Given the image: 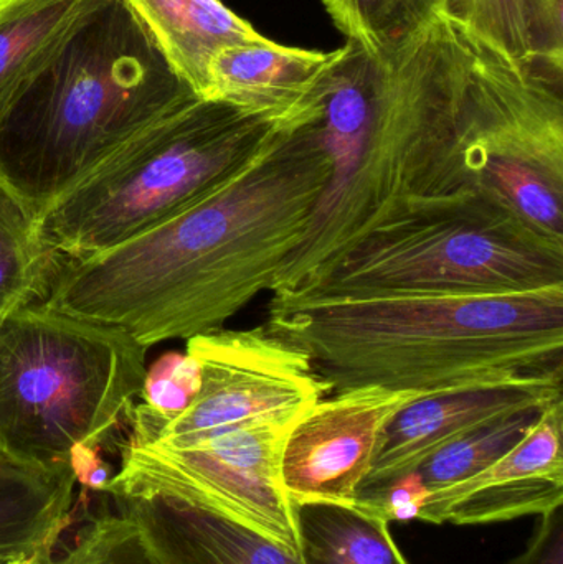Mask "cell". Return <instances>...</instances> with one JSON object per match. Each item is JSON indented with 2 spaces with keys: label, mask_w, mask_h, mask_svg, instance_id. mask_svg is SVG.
Listing matches in <instances>:
<instances>
[{
  "label": "cell",
  "mask_w": 563,
  "mask_h": 564,
  "mask_svg": "<svg viewBox=\"0 0 563 564\" xmlns=\"http://www.w3.org/2000/svg\"><path fill=\"white\" fill-rule=\"evenodd\" d=\"M350 161L334 172L271 294H291L377 228L489 191L466 126L463 26L440 15L392 58Z\"/></svg>",
  "instance_id": "cell-3"
},
{
  "label": "cell",
  "mask_w": 563,
  "mask_h": 564,
  "mask_svg": "<svg viewBox=\"0 0 563 564\" xmlns=\"http://www.w3.org/2000/svg\"><path fill=\"white\" fill-rule=\"evenodd\" d=\"M563 284V238L492 191L390 221L291 294H521Z\"/></svg>",
  "instance_id": "cell-7"
},
{
  "label": "cell",
  "mask_w": 563,
  "mask_h": 564,
  "mask_svg": "<svg viewBox=\"0 0 563 564\" xmlns=\"http://www.w3.org/2000/svg\"><path fill=\"white\" fill-rule=\"evenodd\" d=\"M264 327L310 357L329 394L379 387L440 397L563 377V284L521 294H273Z\"/></svg>",
  "instance_id": "cell-2"
},
{
  "label": "cell",
  "mask_w": 563,
  "mask_h": 564,
  "mask_svg": "<svg viewBox=\"0 0 563 564\" xmlns=\"http://www.w3.org/2000/svg\"><path fill=\"white\" fill-rule=\"evenodd\" d=\"M333 171L321 106L171 220L96 257L62 258L40 304L145 348L224 328L270 292Z\"/></svg>",
  "instance_id": "cell-1"
},
{
  "label": "cell",
  "mask_w": 563,
  "mask_h": 564,
  "mask_svg": "<svg viewBox=\"0 0 563 564\" xmlns=\"http://www.w3.org/2000/svg\"><path fill=\"white\" fill-rule=\"evenodd\" d=\"M443 15L512 62L563 79V0H446Z\"/></svg>",
  "instance_id": "cell-17"
},
{
  "label": "cell",
  "mask_w": 563,
  "mask_h": 564,
  "mask_svg": "<svg viewBox=\"0 0 563 564\" xmlns=\"http://www.w3.org/2000/svg\"><path fill=\"white\" fill-rule=\"evenodd\" d=\"M35 218L0 182V322L46 297L58 254L40 247Z\"/></svg>",
  "instance_id": "cell-21"
},
{
  "label": "cell",
  "mask_w": 563,
  "mask_h": 564,
  "mask_svg": "<svg viewBox=\"0 0 563 564\" xmlns=\"http://www.w3.org/2000/svg\"><path fill=\"white\" fill-rule=\"evenodd\" d=\"M323 6L347 42L386 62L443 15L446 0H323Z\"/></svg>",
  "instance_id": "cell-20"
},
{
  "label": "cell",
  "mask_w": 563,
  "mask_h": 564,
  "mask_svg": "<svg viewBox=\"0 0 563 564\" xmlns=\"http://www.w3.org/2000/svg\"><path fill=\"white\" fill-rule=\"evenodd\" d=\"M290 424H250L182 447L126 443L121 467L102 496L204 507L297 553L293 503L280 474Z\"/></svg>",
  "instance_id": "cell-9"
},
{
  "label": "cell",
  "mask_w": 563,
  "mask_h": 564,
  "mask_svg": "<svg viewBox=\"0 0 563 564\" xmlns=\"http://www.w3.org/2000/svg\"><path fill=\"white\" fill-rule=\"evenodd\" d=\"M187 355L201 368V390L191 406L161 420L144 403L134 404L128 443L182 447L250 424H290L329 394L310 357L264 325L188 338Z\"/></svg>",
  "instance_id": "cell-8"
},
{
  "label": "cell",
  "mask_w": 563,
  "mask_h": 564,
  "mask_svg": "<svg viewBox=\"0 0 563 564\" xmlns=\"http://www.w3.org/2000/svg\"><path fill=\"white\" fill-rule=\"evenodd\" d=\"M346 48V43L333 52L296 48L267 36L227 46L208 65L202 99L228 102L280 128L304 124L321 111L326 76Z\"/></svg>",
  "instance_id": "cell-13"
},
{
  "label": "cell",
  "mask_w": 563,
  "mask_h": 564,
  "mask_svg": "<svg viewBox=\"0 0 563 564\" xmlns=\"http://www.w3.org/2000/svg\"><path fill=\"white\" fill-rule=\"evenodd\" d=\"M195 99L126 0H89L55 58L0 118V182L36 218Z\"/></svg>",
  "instance_id": "cell-4"
},
{
  "label": "cell",
  "mask_w": 563,
  "mask_h": 564,
  "mask_svg": "<svg viewBox=\"0 0 563 564\" xmlns=\"http://www.w3.org/2000/svg\"><path fill=\"white\" fill-rule=\"evenodd\" d=\"M303 564H409L389 522L359 506L293 503Z\"/></svg>",
  "instance_id": "cell-19"
},
{
  "label": "cell",
  "mask_w": 563,
  "mask_h": 564,
  "mask_svg": "<svg viewBox=\"0 0 563 564\" xmlns=\"http://www.w3.org/2000/svg\"><path fill=\"white\" fill-rule=\"evenodd\" d=\"M563 377H526L496 387L422 398L403 408L383 434L359 490L413 473L430 456L473 431L562 400Z\"/></svg>",
  "instance_id": "cell-12"
},
{
  "label": "cell",
  "mask_w": 563,
  "mask_h": 564,
  "mask_svg": "<svg viewBox=\"0 0 563 564\" xmlns=\"http://www.w3.org/2000/svg\"><path fill=\"white\" fill-rule=\"evenodd\" d=\"M109 499L164 564H303L294 550L214 510L162 497Z\"/></svg>",
  "instance_id": "cell-14"
},
{
  "label": "cell",
  "mask_w": 563,
  "mask_h": 564,
  "mask_svg": "<svg viewBox=\"0 0 563 564\" xmlns=\"http://www.w3.org/2000/svg\"><path fill=\"white\" fill-rule=\"evenodd\" d=\"M562 433L563 400H557L488 469L429 496L419 520L433 525H489L563 506Z\"/></svg>",
  "instance_id": "cell-11"
},
{
  "label": "cell",
  "mask_w": 563,
  "mask_h": 564,
  "mask_svg": "<svg viewBox=\"0 0 563 564\" xmlns=\"http://www.w3.org/2000/svg\"><path fill=\"white\" fill-rule=\"evenodd\" d=\"M89 0H0V118L48 66Z\"/></svg>",
  "instance_id": "cell-18"
},
{
  "label": "cell",
  "mask_w": 563,
  "mask_h": 564,
  "mask_svg": "<svg viewBox=\"0 0 563 564\" xmlns=\"http://www.w3.org/2000/svg\"><path fill=\"white\" fill-rule=\"evenodd\" d=\"M420 391L360 387L337 391L307 408L288 426L280 474L291 503H356L393 417Z\"/></svg>",
  "instance_id": "cell-10"
},
{
  "label": "cell",
  "mask_w": 563,
  "mask_h": 564,
  "mask_svg": "<svg viewBox=\"0 0 563 564\" xmlns=\"http://www.w3.org/2000/svg\"><path fill=\"white\" fill-rule=\"evenodd\" d=\"M55 564H164L138 523L121 510H105L83 523L65 555Z\"/></svg>",
  "instance_id": "cell-23"
},
{
  "label": "cell",
  "mask_w": 563,
  "mask_h": 564,
  "mask_svg": "<svg viewBox=\"0 0 563 564\" xmlns=\"http://www.w3.org/2000/svg\"><path fill=\"white\" fill-rule=\"evenodd\" d=\"M76 487L69 466H22L0 457V562L53 555L73 523Z\"/></svg>",
  "instance_id": "cell-15"
},
{
  "label": "cell",
  "mask_w": 563,
  "mask_h": 564,
  "mask_svg": "<svg viewBox=\"0 0 563 564\" xmlns=\"http://www.w3.org/2000/svg\"><path fill=\"white\" fill-rule=\"evenodd\" d=\"M539 517L528 549L508 564H563V506Z\"/></svg>",
  "instance_id": "cell-25"
},
{
  "label": "cell",
  "mask_w": 563,
  "mask_h": 564,
  "mask_svg": "<svg viewBox=\"0 0 563 564\" xmlns=\"http://www.w3.org/2000/svg\"><path fill=\"white\" fill-rule=\"evenodd\" d=\"M541 411H526L473 431L462 440L436 451L413 473L419 476L429 496L459 486L488 469L499 457L512 449L535 423Z\"/></svg>",
  "instance_id": "cell-22"
},
{
  "label": "cell",
  "mask_w": 563,
  "mask_h": 564,
  "mask_svg": "<svg viewBox=\"0 0 563 564\" xmlns=\"http://www.w3.org/2000/svg\"><path fill=\"white\" fill-rule=\"evenodd\" d=\"M22 564H55V553L53 555H40Z\"/></svg>",
  "instance_id": "cell-26"
},
{
  "label": "cell",
  "mask_w": 563,
  "mask_h": 564,
  "mask_svg": "<svg viewBox=\"0 0 563 564\" xmlns=\"http://www.w3.org/2000/svg\"><path fill=\"white\" fill-rule=\"evenodd\" d=\"M148 350L122 332L30 304L0 322V457L69 466L111 440L148 373Z\"/></svg>",
  "instance_id": "cell-6"
},
{
  "label": "cell",
  "mask_w": 563,
  "mask_h": 564,
  "mask_svg": "<svg viewBox=\"0 0 563 564\" xmlns=\"http://www.w3.org/2000/svg\"><path fill=\"white\" fill-rule=\"evenodd\" d=\"M281 129L228 102L195 99L129 139L43 210L33 224L36 243L69 260L112 250L204 198Z\"/></svg>",
  "instance_id": "cell-5"
},
{
  "label": "cell",
  "mask_w": 563,
  "mask_h": 564,
  "mask_svg": "<svg viewBox=\"0 0 563 564\" xmlns=\"http://www.w3.org/2000/svg\"><path fill=\"white\" fill-rule=\"evenodd\" d=\"M26 562H29V560H26ZM22 563H25V562H0V564H22Z\"/></svg>",
  "instance_id": "cell-27"
},
{
  "label": "cell",
  "mask_w": 563,
  "mask_h": 564,
  "mask_svg": "<svg viewBox=\"0 0 563 564\" xmlns=\"http://www.w3.org/2000/svg\"><path fill=\"white\" fill-rule=\"evenodd\" d=\"M172 68L204 98L208 65L220 50L264 39L221 0H126Z\"/></svg>",
  "instance_id": "cell-16"
},
{
  "label": "cell",
  "mask_w": 563,
  "mask_h": 564,
  "mask_svg": "<svg viewBox=\"0 0 563 564\" xmlns=\"http://www.w3.org/2000/svg\"><path fill=\"white\" fill-rule=\"evenodd\" d=\"M201 390V368L191 355L165 354L148 367L141 400L155 416L171 420L191 406Z\"/></svg>",
  "instance_id": "cell-24"
}]
</instances>
